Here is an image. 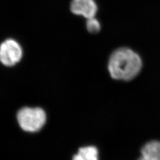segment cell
<instances>
[{"label":"cell","mask_w":160,"mask_h":160,"mask_svg":"<svg viewBox=\"0 0 160 160\" xmlns=\"http://www.w3.org/2000/svg\"><path fill=\"white\" fill-rule=\"evenodd\" d=\"M141 67V58L129 48H122L116 50L109 59V72L116 80H132L138 74Z\"/></svg>","instance_id":"obj_1"},{"label":"cell","mask_w":160,"mask_h":160,"mask_svg":"<svg viewBox=\"0 0 160 160\" xmlns=\"http://www.w3.org/2000/svg\"><path fill=\"white\" fill-rule=\"evenodd\" d=\"M16 120L18 125L23 132L34 133L40 131L45 126L46 113L39 107L26 106L18 110Z\"/></svg>","instance_id":"obj_2"},{"label":"cell","mask_w":160,"mask_h":160,"mask_svg":"<svg viewBox=\"0 0 160 160\" xmlns=\"http://www.w3.org/2000/svg\"><path fill=\"white\" fill-rule=\"evenodd\" d=\"M23 49L14 39H8L0 45V63L5 67L12 68L22 60Z\"/></svg>","instance_id":"obj_3"},{"label":"cell","mask_w":160,"mask_h":160,"mask_svg":"<svg viewBox=\"0 0 160 160\" xmlns=\"http://www.w3.org/2000/svg\"><path fill=\"white\" fill-rule=\"evenodd\" d=\"M97 9L94 0H72L70 5V10L73 14L87 19L95 17Z\"/></svg>","instance_id":"obj_4"},{"label":"cell","mask_w":160,"mask_h":160,"mask_svg":"<svg viewBox=\"0 0 160 160\" xmlns=\"http://www.w3.org/2000/svg\"><path fill=\"white\" fill-rule=\"evenodd\" d=\"M141 157L138 160H160V142L151 141L141 149Z\"/></svg>","instance_id":"obj_5"},{"label":"cell","mask_w":160,"mask_h":160,"mask_svg":"<svg viewBox=\"0 0 160 160\" xmlns=\"http://www.w3.org/2000/svg\"><path fill=\"white\" fill-rule=\"evenodd\" d=\"M72 160H98V150L95 147L81 148Z\"/></svg>","instance_id":"obj_6"},{"label":"cell","mask_w":160,"mask_h":160,"mask_svg":"<svg viewBox=\"0 0 160 160\" xmlns=\"http://www.w3.org/2000/svg\"><path fill=\"white\" fill-rule=\"evenodd\" d=\"M87 30L91 33H97L101 29V25L98 20L95 17L87 18L86 22Z\"/></svg>","instance_id":"obj_7"}]
</instances>
